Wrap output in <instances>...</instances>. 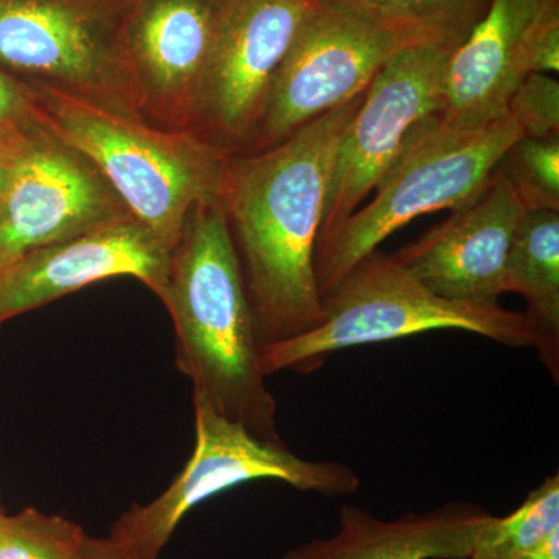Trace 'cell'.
I'll use <instances>...</instances> for the list:
<instances>
[{"instance_id":"4316f807","label":"cell","mask_w":559,"mask_h":559,"mask_svg":"<svg viewBox=\"0 0 559 559\" xmlns=\"http://www.w3.org/2000/svg\"><path fill=\"white\" fill-rule=\"evenodd\" d=\"M0 510H2V502H0Z\"/></svg>"},{"instance_id":"603a6c76","label":"cell","mask_w":559,"mask_h":559,"mask_svg":"<svg viewBox=\"0 0 559 559\" xmlns=\"http://www.w3.org/2000/svg\"><path fill=\"white\" fill-rule=\"evenodd\" d=\"M35 116L24 86L0 68V130L31 121Z\"/></svg>"},{"instance_id":"30bf717a","label":"cell","mask_w":559,"mask_h":559,"mask_svg":"<svg viewBox=\"0 0 559 559\" xmlns=\"http://www.w3.org/2000/svg\"><path fill=\"white\" fill-rule=\"evenodd\" d=\"M451 51L439 44L403 47L371 80L337 146L319 245L370 198L412 132L436 116Z\"/></svg>"},{"instance_id":"d6986e66","label":"cell","mask_w":559,"mask_h":559,"mask_svg":"<svg viewBox=\"0 0 559 559\" xmlns=\"http://www.w3.org/2000/svg\"><path fill=\"white\" fill-rule=\"evenodd\" d=\"M559 528V474L547 477L506 518L492 516L468 559H521Z\"/></svg>"},{"instance_id":"7402d4cb","label":"cell","mask_w":559,"mask_h":559,"mask_svg":"<svg viewBox=\"0 0 559 559\" xmlns=\"http://www.w3.org/2000/svg\"><path fill=\"white\" fill-rule=\"evenodd\" d=\"M509 114L524 138L559 134V83L546 73H533L510 98Z\"/></svg>"},{"instance_id":"e0dca14e","label":"cell","mask_w":559,"mask_h":559,"mask_svg":"<svg viewBox=\"0 0 559 559\" xmlns=\"http://www.w3.org/2000/svg\"><path fill=\"white\" fill-rule=\"evenodd\" d=\"M506 293L527 301L533 348L559 378V210H525L511 240Z\"/></svg>"},{"instance_id":"ba28073f","label":"cell","mask_w":559,"mask_h":559,"mask_svg":"<svg viewBox=\"0 0 559 559\" xmlns=\"http://www.w3.org/2000/svg\"><path fill=\"white\" fill-rule=\"evenodd\" d=\"M128 215L108 180L84 154L38 116L22 124L0 202V270L32 250Z\"/></svg>"},{"instance_id":"9a60e30c","label":"cell","mask_w":559,"mask_h":559,"mask_svg":"<svg viewBox=\"0 0 559 559\" xmlns=\"http://www.w3.org/2000/svg\"><path fill=\"white\" fill-rule=\"evenodd\" d=\"M524 212L510 183L492 176L477 200L393 257L443 299L495 304L506 294L507 257Z\"/></svg>"},{"instance_id":"277c9868","label":"cell","mask_w":559,"mask_h":559,"mask_svg":"<svg viewBox=\"0 0 559 559\" xmlns=\"http://www.w3.org/2000/svg\"><path fill=\"white\" fill-rule=\"evenodd\" d=\"M314 329L261 349L264 377L310 374L341 349L403 340L433 330H462L511 348H533L524 312L495 304L448 300L426 288L399 260L374 250L322 296Z\"/></svg>"},{"instance_id":"4fadbf2b","label":"cell","mask_w":559,"mask_h":559,"mask_svg":"<svg viewBox=\"0 0 559 559\" xmlns=\"http://www.w3.org/2000/svg\"><path fill=\"white\" fill-rule=\"evenodd\" d=\"M230 0H135L128 55L143 119L194 131Z\"/></svg>"},{"instance_id":"8992f818","label":"cell","mask_w":559,"mask_h":559,"mask_svg":"<svg viewBox=\"0 0 559 559\" xmlns=\"http://www.w3.org/2000/svg\"><path fill=\"white\" fill-rule=\"evenodd\" d=\"M522 135L516 119L507 112L473 134L407 143L370 194L369 204L356 210L318 246L320 296L411 221L477 200L491 183L500 157Z\"/></svg>"},{"instance_id":"8fae6325","label":"cell","mask_w":559,"mask_h":559,"mask_svg":"<svg viewBox=\"0 0 559 559\" xmlns=\"http://www.w3.org/2000/svg\"><path fill=\"white\" fill-rule=\"evenodd\" d=\"M319 0H230L194 132L231 154L250 148L280 66Z\"/></svg>"},{"instance_id":"2e32d148","label":"cell","mask_w":559,"mask_h":559,"mask_svg":"<svg viewBox=\"0 0 559 559\" xmlns=\"http://www.w3.org/2000/svg\"><path fill=\"white\" fill-rule=\"evenodd\" d=\"M491 518L469 502H450L393 521L342 506L331 538L311 540L283 559H468Z\"/></svg>"},{"instance_id":"3957f363","label":"cell","mask_w":559,"mask_h":559,"mask_svg":"<svg viewBox=\"0 0 559 559\" xmlns=\"http://www.w3.org/2000/svg\"><path fill=\"white\" fill-rule=\"evenodd\" d=\"M38 119L108 180L132 218L178 245L191 212L219 201L229 153L194 131H170L44 87H24Z\"/></svg>"},{"instance_id":"7a4b0ae2","label":"cell","mask_w":559,"mask_h":559,"mask_svg":"<svg viewBox=\"0 0 559 559\" xmlns=\"http://www.w3.org/2000/svg\"><path fill=\"white\" fill-rule=\"evenodd\" d=\"M175 325L176 367L193 396L264 440L282 441L277 401L261 371V342L221 201L191 212L159 297Z\"/></svg>"},{"instance_id":"6da1fadb","label":"cell","mask_w":559,"mask_h":559,"mask_svg":"<svg viewBox=\"0 0 559 559\" xmlns=\"http://www.w3.org/2000/svg\"><path fill=\"white\" fill-rule=\"evenodd\" d=\"M366 92L271 148L227 160L221 205L240 259L261 347L323 318L316 257L337 146Z\"/></svg>"},{"instance_id":"5bb4252c","label":"cell","mask_w":559,"mask_h":559,"mask_svg":"<svg viewBox=\"0 0 559 559\" xmlns=\"http://www.w3.org/2000/svg\"><path fill=\"white\" fill-rule=\"evenodd\" d=\"M175 248L128 215L32 250L0 270V325L114 277L139 280L160 297Z\"/></svg>"},{"instance_id":"ac0fdd59","label":"cell","mask_w":559,"mask_h":559,"mask_svg":"<svg viewBox=\"0 0 559 559\" xmlns=\"http://www.w3.org/2000/svg\"><path fill=\"white\" fill-rule=\"evenodd\" d=\"M358 14L411 44L455 50L487 13L491 0H322Z\"/></svg>"},{"instance_id":"5b68a950","label":"cell","mask_w":559,"mask_h":559,"mask_svg":"<svg viewBox=\"0 0 559 559\" xmlns=\"http://www.w3.org/2000/svg\"><path fill=\"white\" fill-rule=\"evenodd\" d=\"M135 0H0V68L44 87L145 120L130 55Z\"/></svg>"},{"instance_id":"52a82bcc","label":"cell","mask_w":559,"mask_h":559,"mask_svg":"<svg viewBox=\"0 0 559 559\" xmlns=\"http://www.w3.org/2000/svg\"><path fill=\"white\" fill-rule=\"evenodd\" d=\"M193 454L159 498L121 514L109 539L124 559H157L179 522L198 503L253 480H280L329 498L355 495L359 477L342 462H311L283 441L260 439L193 396Z\"/></svg>"},{"instance_id":"cb8c5ba5","label":"cell","mask_w":559,"mask_h":559,"mask_svg":"<svg viewBox=\"0 0 559 559\" xmlns=\"http://www.w3.org/2000/svg\"><path fill=\"white\" fill-rule=\"evenodd\" d=\"M75 559H124L109 538H91L86 535Z\"/></svg>"},{"instance_id":"d4e9b609","label":"cell","mask_w":559,"mask_h":559,"mask_svg":"<svg viewBox=\"0 0 559 559\" xmlns=\"http://www.w3.org/2000/svg\"><path fill=\"white\" fill-rule=\"evenodd\" d=\"M36 117V116H35ZM27 123V121H25ZM22 124L7 127L0 130V202H2L3 189H5L7 171H9L11 151H13L14 140Z\"/></svg>"},{"instance_id":"7c38bea8","label":"cell","mask_w":559,"mask_h":559,"mask_svg":"<svg viewBox=\"0 0 559 559\" xmlns=\"http://www.w3.org/2000/svg\"><path fill=\"white\" fill-rule=\"evenodd\" d=\"M557 7L559 0H491L448 58L440 109L409 142L460 138L503 119L510 98L532 75L530 55L540 22Z\"/></svg>"},{"instance_id":"9c48e42d","label":"cell","mask_w":559,"mask_h":559,"mask_svg":"<svg viewBox=\"0 0 559 559\" xmlns=\"http://www.w3.org/2000/svg\"><path fill=\"white\" fill-rule=\"evenodd\" d=\"M407 46L414 44L319 0L280 66L248 153L277 145L366 92L389 58Z\"/></svg>"},{"instance_id":"ffe728a7","label":"cell","mask_w":559,"mask_h":559,"mask_svg":"<svg viewBox=\"0 0 559 559\" xmlns=\"http://www.w3.org/2000/svg\"><path fill=\"white\" fill-rule=\"evenodd\" d=\"M492 176L506 180L525 210H559V134L518 139Z\"/></svg>"},{"instance_id":"44dd1931","label":"cell","mask_w":559,"mask_h":559,"mask_svg":"<svg viewBox=\"0 0 559 559\" xmlns=\"http://www.w3.org/2000/svg\"><path fill=\"white\" fill-rule=\"evenodd\" d=\"M84 538V530L66 518L0 510V559H75Z\"/></svg>"},{"instance_id":"484cf974","label":"cell","mask_w":559,"mask_h":559,"mask_svg":"<svg viewBox=\"0 0 559 559\" xmlns=\"http://www.w3.org/2000/svg\"><path fill=\"white\" fill-rule=\"evenodd\" d=\"M521 559H559V528L554 530L538 546L528 550Z\"/></svg>"}]
</instances>
